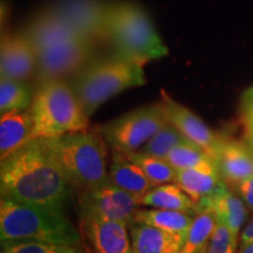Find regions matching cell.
Returning a JSON list of instances; mask_svg holds the SVG:
<instances>
[{
  "instance_id": "cell-1",
  "label": "cell",
  "mask_w": 253,
  "mask_h": 253,
  "mask_svg": "<svg viewBox=\"0 0 253 253\" xmlns=\"http://www.w3.org/2000/svg\"><path fill=\"white\" fill-rule=\"evenodd\" d=\"M72 188L41 138H33L1 160V198L63 211Z\"/></svg>"
},
{
  "instance_id": "cell-2",
  "label": "cell",
  "mask_w": 253,
  "mask_h": 253,
  "mask_svg": "<svg viewBox=\"0 0 253 253\" xmlns=\"http://www.w3.org/2000/svg\"><path fill=\"white\" fill-rule=\"evenodd\" d=\"M41 140L73 186L88 190L109 182L106 142L99 132L86 129Z\"/></svg>"
},
{
  "instance_id": "cell-3",
  "label": "cell",
  "mask_w": 253,
  "mask_h": 253,
  "mask_svg": "<svg viewBox=\"0 0 253 253\" xmlns=\"http://www.w3.org/2000/svg\"><path fill=\"white\" fill-rule=\"evenodd\" d=\"M1 240H40L60 245L78 246L81 235L63 211L19 203L1 198L0 202Z\"/></svg>"
},
{
  "instance_id": "cell-4",
  "label": "cell",
  "mask_w": 253,
  "mask_h": 253,
  "mask_svg": "<svg viewBox=\"0 0 253 253\" xmlns=\"http://www.w3.org/2000/svg\"><path fill=\"white\" fill-rule=\"evenodd\" d=\"M107 33L115 55L137 65L162 59L169 52L149 15L131 2L108 5Z\"/></svg>"
},
{
  "instance_id": "cell-5",
  "label": "cell",
  "mask_w": 253,
  "mask_h": 253,
  "mask_svg": "<svg viewBox=\"0 0 253 253\" xmlns=\"http://www.w3.org/2000/svg\"><path fill=\"white\" fill-rule=\"evenodd\" d=\"M147 82L143 66L120 56L91 61L73 82V90L88 119L116 94Z\"/></svg>"
},
{
  "instance_id": "cell-6",
  "label": "cell",
  "mask_w": 253,
  "mask_h": 253,
  "mask_svg": "<svg viewBox=\"0 0 253 253\" xmlns=\"http://www.w3.org/2000/svg\"><path fill=\"white\" fill-rule=\"evenodd\" d=\"M34 138H47L88 129V118L72 87L62 80L40 84L30 108Z\"/></svg>"
},
{
  "instance_id": "cell-7",
  "label": "cell",
  "mask_w": 253,
  "mask_h": 253,
  "mask_svg": "<svg viewBox=\"0 0 253 253\" xmlns=\"http://www.w3.org/2000/svg\"><path fill=\"white\" fill-rule=\"evenodd\" d=\"M168 121L160 102L144 106L109 121L100 128L104 142L114 151H136L166 126Z\"/></svg>"
},
{
  "instance_id": "cell-8",
  "label": "cell",
  "mask_w": 253,
  "mask_h": 253,
  "mask_svg": "<svg viewBox=\"0 0 253 253\" xmlns=\"http://www.w3.org/2000/svg\"><path fill=\"white\" fill-rule=\"evenodd\" d=\"M81 219L101 218L118 220L130 226L140 209L138 199L113 183H106L88 190H81L79 196Z\"/></svg>"
},
{
  "instance_id": "cell-9",
  "label": "cell",
  "mask_w": 253,
  "mask_h": 253,
  "mask_svg": "<svg viewBox=\"0 0 253 253\" xmlns=\"http://www.w3.org/2000/svg\"><path fill=\"white\" fill-rule=\"evenodd\" d=\"M96 43L86 39H73L37 53V74L40 84L62 80L78 74L94 61Z\"/></svg>"
},
{
  "instance_id": "cell-10",
  "label": "cell",
  "mask_w": 253,
  "mask_h": 253,
  "mask_svg": "<svg viewBox=\"0 0 253 253\" xmlns=\"http://www.w3.org/2000/svg\"><path fill=\"white\" fill-rule=\"evenodd\" d=\"M160 104L169 123L176 126L189 141L203 149L214 162L221 142L220 136L214 134L203 120L173 100L167 91H161Z\"/></svg>"
},
{
  "instance_id": "cell-11",
  "label": "cell",
  "mask_w": 253,
  "mask_h": 253,
  "mask_svg": "<svg viewBox=\"0 0 253 253\" xmlns=\"http://www.w3.org/2000/svg\"><path fill=\"white\" fill-rule=\"evenodd\" d=\"M55 9L86 40L97 45L108 39V5L99 0H66Z\"/></svg>"
},
{
  "instance_id": "cell-12",
  "label": "cell",
  "mask_w": 253,
  "mask_h": 253,
  "mask_svg": "<svg viewBox=\"0 0 253 253\" xmlns=\"http://www.w3.org/2000/svg\"><path fill=\"white\" fill-rule=\"evenodd\" d=\"M24 36L30 41L34 52L73 39H84L55 8L40 13L28 25Z\"/></svg>"
},
{
  "instance_id": "cell-13",
  "label": "cell",
  "mask_w": 253,
  "mask_h": 253,
  "mask_svg": "<svg viewBox=\"0 0 253 253\" xmlns=\"http://www.w3.org/2000/svg\"><path fill=\"white\" fill-rule=\"evenodd\" d=\"M128 225L122 221L84 218L82 232L90 245L93 253H129L131 239Z\"/></svg>"
},
{
  "instance_id": "cell-14",
  "label": "cell",
  "mask_w": 253,
  "mask_h": 253,
  "mask_svg": "<svg viewBox=\"0 0 253 253\" xmlns=\"http://www.w3.org/2000/svg\"><path fill=\"white\" fill-rule=\"evenodd\" d=\"M198 212L201 211H210L214 214L217 220L229 227L232 235L238 239L240 229L248 218L246 204L243 199L233 194L227 188L226 182L221 179L216 189L197 202Z\"/></svg>"
},
{
  "instance_id": "cell-15",
  "label": "cell",
  "mask_w": 253,
  "mask_h": 253,
  "mask_svg": "<svg viewBox=\"0 0 253 253\" xmlns=\"http://www.w3.org/2000/svg\"><path fill=\"white\" fill-rule=\"evenodd\" d=\"M37 68V54L24 34L6 36L0 48L1 78L25 81Z\"/></svg>"
},
{
  "instance_id": "cell-16",
  "label": "cell",
  "mask_w": 253,
  "mask_h": 253,
  "mask_svg": "<svg viewBox=\"0 0 253 253\" xmlns=\"http://www.w3.org/2000/svg\"><path fill=\"white\" fill-rule=\"evenodd\" d=\"M214 163L224 182L237 185L246 178L253 176V153L249 144L223 138Z\"/></svg>"
},
{
  "instance_id": "cell-17",
  "label": "cell",
  "mask_w": 253,
  "mask_h": 253,
  "mask_svg": "<svg viewBox=\"0 0 253 253\" xmlns=\"http://www.w3.org/2000/svg\"><path fill=\"white\" fill-rule=\"evenodd\" d=\"M34 123L31 112L8 113L0 119V160L34 138Z\"/></svg>"
},
{
  "instance_id": "cell-18",
  "label": "cell",
  "mask_w": 253,
  "mask_h": 253,
  "mask_svg": "<svg viewBox=\"0 0 253 253\" xmlns=\"http://www.w3.org/2000/svg\"><path fill=\"white\" fill-rule=\"evenodd\" d=\"M130 230L131 249L137 253H179L183 239L178 236L147 225L134 223Z\"/></svg>"
},
{
  "instance_id": "cell-19",
  "label": "cell",
  "mask_w": 253,
  "mask_h": 253,
  "mask_svg": "<svg viewBox=\"0 0 253 253\" xmlns=\"http://www.w3.org/2000/svg\"><path fill=\"white\" fill-rule=\"evenodd\" d=\"M109 182L140 199L145 192L154 188L145 173L132 163L125 154L114 151L109 167Z\"/></svg>"
},
{
  "instance_id": "cell-20",
  "label": "cell",
  "mask_w": 253,
  "mask_h": 253,
  "mask_svg": "<svg viewBox=\"0 0 253 253\" xmlns=\"http://www.w3.org/2000/svg\"><path fill=\"white\" fill-rule=\"evenodd\" d=\"M141 207L164 209L195 216L198 213L197 202L176 184H161L151 188L138 199Z\"/></svg>"
},
{
  "instance_id": "cell-21",
  "label": "cell",
  "mask_w": 253,
  "mask_h": 253,
  "mask_svg": "<svg viewBox=\"0 0 253 253\" xmlns=\"http://www.w3.org/2000/svg\"><path fill=\"white\" fill-rule=\"evenodd\" d=\"M221 182L216 164L176 170L175 182L195 202L210 195Z\"/></svg>"
},
{
  "instance_id": "cell-22",
  "label": "cell",
  "mask_w": 253,
  "mask_h": 253,
  "mask_svg": "<svg viewBox=\"0 0 253 253\" xmlns=\"http://www.w3.org/2000/svg\"><path fill=\"white\" fill-rule=\"evenodd\" d=\"M194 216L185 212L164 209H138L134 223H142L158 227L184 240Z\"/></svg>"
},
{
  "instance_id": "cell-23",
  "label": "cell",
  "mask_w": 253,
  "mask_h": 253,
  "mask_svg": "<svg viewBox=\"0 0 253 253\" xmlns=\"http://www.w3.org/2000/svg\"><path fill=\"white\" fill-rule=\"evenodd\" d=\"M217 219L210 211H201L192 218L179 253H203L213 235Z\"/></svg>"
},
{
  "instance_id": "cell-24",
  "label": "cell",
  "mask_w": 253,
  "mask_h": 253,
  "mask_svg": "<svg viewBox=\"0 0 253 253\" xmlns=\"http://www.w3.org/2000/svg\"><path fill=\"white\" fill-rule=\"evenodd\" d=\"M33 102L32 89L24 81L1 78L0 80V114L24 112Z\"/></svg>"
},
{
  "instance_id": "cell-25",
  "label": "cell",
  "mask_w": 253,
  "mask_h": 253,
  "mask_svg": "<svg viewBox=\"0 0 253 253\" xmlns=\"http://www.w3.org/2000/svg\"><path fill=\"white\" fill-rule=\"evenodd\" d=\"M125 155L128 157V160H130L132 163L140 168L154 185L175 182L176 170L163 158L151 156L138 150Z\"/></svg>"
},
{
  "instance_id": "cell-26",
  "label": "cell",
  "mask_w": 253,
  "mask_h": 253,
  "mask_svg": "<svg viewBox=\"0 0 253 253\" xmlns=\"http://www.w3.org/2000/svg\"><path fill=\"white\" fill-rule=\"evenodd\" d=\"M166 161L175 170L190 169V168L214 164L212 158L192 142H186V143L176 145L168 154Z\"/></svg>"
},
{
  "instance_id": "cell-27",
  "label": "cell",
  "mask_w": 253,
  "mask_h": 253,
  "mask_svg": "<svg viewBox=\"0 0 253 253\" xmlns=\"http://www.w3.org/2000/svg\"><path fill=\"white\" fill-rule=\"evenodd\" d=\"M186 142L191 141H189L171 123H168L160 131H157L138 151L166 160L168 154L176 145L186 143Z\"/></svg>"
},
{
  "instance_id": "cell-28",
  "label": "cell",
  "mask_w": 253,
  "mask_h": 253,
  "mask_svg": "<svg viewBox=\"0 0 253 253\" xmlns=\"http://www.w3.org/2000/svg\"><path fill=\"white\" fill-rule=\"evenodd\" d=\"M0 253H80L78 246L52 244L40 240H1Z\"/></svg>"
},
{
  "instance_id": "cell-29",
  "label": "cell",
  "mask_w": 253,
  "mask_h": 253,
  "mask_svg": "<svg viewBox=\"0 0 253 253\" xmlns=\"http://www.w3.org/2000/svg\"><path fill=\"white\" fill-rule=\"evenodd\" d=\"M238 239L232 235L225 224L217 220L213 235L204 253H235Z\"/></svg>"
},
{
  "instance_id": "cell-30",
  "label": "cell",
  "mask_w": 253,
  "mask_h": 253,
  "mask_svg": "<svg viewBox=\"0 0 253 253\" xmlns=\"http://www.w3.org/2000/svg\"><path fill=\"white\" fill-rule=\"evenodd\" d=\"M236 188L244 203L253 210V176L240 182L239 184L236 185Z\"/></svg>"
},
{
  "instance_id": "cell-31",
  "label": "cell",
  "mask_w": 253,
  "mask_h": 253,
  "mask_svg": "<svg viewBox=\"0 0 253 253\" xmlns=\"http://www.w3.org/2000/svg\"><path fill=\"white\" fill-rule=\"evenodd\" d=\"M242 116L243 119L253 118V86L250 87L243 95Z\"/></svg>"
},
{
  "instance_id": "cell-32",
  "label": "cell",
  "mask_w": 253,
  "mask_h": 253,
  "mask_svg": "<svg viewBox=\"0 0 253 253\" xmlns=\"http://www.w3.org/2000/svg\"><path fill=\"white\" fill-rule=\"evenodd\" d=\"M253 242V219L249 221L248 225L243 230L242 235H240V243L245 244V243Z\"/></svg>"
},
{
  "instance_id": "cell-33",
  "label": "cell",
  "mask_w": 253,
  "mask_h": 253,
  "mask_svg": "<svg viewBox=\"0 0 253 253\" xmlns=\"http://www.w3.org/2000/svg\"><path fill=\"white\" fill-rule=\"evenodd\" d=\"M245 126V137L246 142H253V118L243 119Z\"/></svg>"
},
{
  "instance_id": "cell-34",
  "label": "cell",
  "mask_w": 253,
  "mask_h": 253,
  "mask_svg": "<svg viewBox=\"0 0 253 253\" xmlns=\"http://www.w3.org/2000/svg\"><path fill=\"white\" fill-rule=\"evenodd\" d=\"M238 253H253V242L245 243L240 245V250Z\"/></svg>"
},
{
  "instance_id": "cell-35",
  "label": "cell",
  "mask_w": 253,
  "mask_h": 253,
  "mask_svg": "<svg viewBox=\"0 0 253 253\" xmlns=\"http://www.w3.org/2000/svg\"><path fill=\"white\" fill-rule=\"evenodd\" d=\"M248 144H249V147L251 148V150H252V153H253V142H248Z\"/></svg>"
},
{
  "instance_id": "cell-36",
  "label": "cell",
  "mask_w": 253,
  "mask_h": 253,
  "mask_svg": "<svg viewBox=\"0 0 253 253\" xmlns=\"http://www.w3.org/2000/svg\"><path fill=\"white\" fill-rule=\"evenodd\" d=\"M129 253H137V252H135V251H134V250H132V249H131V250H130V252H129Z\"/></svg>"
},
{
  "instance_id": "cell-37",
  "label": "cell",
  "mask_w": 253,
  "mask_h": 253,
  "mask_svg": "<svg viewBox=\"0 0 253 253\" xmlns=\"http://www.w3.org/2000/svg\"><path fill=\"white\" fill-rule=\"evenodd\" d=\"M203 253H204V252H203Z\"/></svg>"
}]
</instances>
